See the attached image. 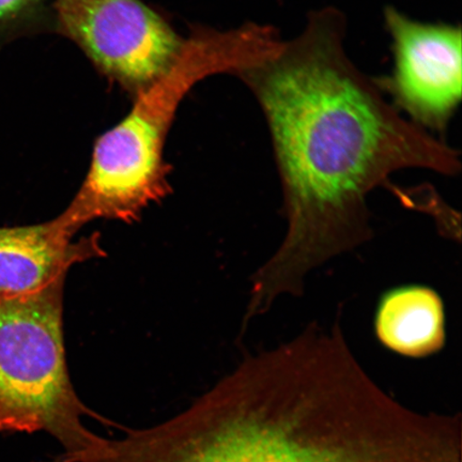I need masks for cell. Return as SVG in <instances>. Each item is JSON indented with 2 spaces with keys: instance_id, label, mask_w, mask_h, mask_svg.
<instances>
[{
  "instance_id": "1",
  "label": "cell",
  "mask_w": 462,
  "mask_h": 462,
  "mask_svg": "<svg viewBox=\"0 0 462 462\" xmlns=\"http://www.w3.org/2000/svg\"><path fill=\"white\" fill-rule=\"evenodd\" d=\"M342 10L310 11L302 31L241 75L267 124L286 231L253 275L247 315L300 297L315 270L374 235L368 196L394 173L461 171L442 137L397 111L346 48Z\"/></svg>"
},
{
  "instance_id": "2",
  "label": "cell",
  "mask_w": 462,
  "mask_h": 462,
  "mask_svg": "<svg viewBox=\"0 0 462 462\" xmlns=\"http://www.w3.org/2000/svg\"><path fill=\"white\" fill-rule=\"evenodd\" d=\"M459 419L393 400L338 323L251 355L154 427L140 462H462Z\"/></svg>"
},
{
  "instance_id": "3",
  "label": "cell",
  "mask_w": 462,
  "mask_h": 462,
  "mask_svg": "<svg viewBox=\"0 0 462 462\" xmlns=\"http://www.w3.org/2000/svg\"><path fill=\"white\" fill-rule=\"evenodd\" d=\"M282 42L273 25L246 23L229 31L204 29L183 42L171 67L140 90L128 116L97 141L88 175L60 223L73 236L94 219L137 221L144 208L171 192L163 157L179 104L211 75H239L273 56Z\"/></svg>"
},
{
  "instance_id": "4",
  "label": "cell",
  "mask_w": 462,
  "mask_h": 462,
  "mask_svg": "<svg viewBox=\"0 0 462 462\" xmlns=\"http://www.w3.org/2000/svg\"><path fill=\"white\" fill-rule=\"evenodd\" d=\"M63 284L29 298L0 301V432L45 431L62 453L78 457L99 435L83 423L102 420L87 408L71 383L62 323Z\"/></svg>"
},
{
  "instance_id": "5",
  "label": "cell",
  "mask_w": 462,
  "mask_h": 462,
  "mask_svg": "<svg viewBox=\"0 0 462 462\" xmlns=\"http://www.w3.org/2000/svg\"><path fill=\"white\" fill-rule=\"evenodd\" d=\"M383 21L393 68L375 85L403 117L443 135L462 97L461 27L420 22L394 7L383 10Z\"/></svg>"
},
{
  "instance_id": "6",
  "label": "cell",
  "mask_w": 462,
  "mask_h": 462,
  "mask_svg": "<svg viewBox=\"0 0 462 462\" xmlns=\"http://www.w3.org/2000/svg\"><path fill=\"white\" fill-rule=\"evenodd\" d=\"M58 24L102 71L143 89L169 69L182 42L140 0H56Z\"/></svg>"
},
{
  "instance_id": "7",
  "label": "cell",
  "mask_w": 462,
  "mask_h": 462,
  "mask_svg": "<svg viewBox=\"0 0 462 462\" xmlns=\"http://www.w3.org/2000/svg\"><path fill=\"white\" fill-rule=\"evenodd\" d=\"M73 236L57 217L32 226L0 228V301L65 284L73 264L103 255L96 236L79 242Z\"/></svg>"
},
{
  "instance_id": "8",
  "label": "cell",
  "mask_w": 462,
  "mask_h": 462,
  "mask_svg": "<svg viewBox=\"0 0 462 462\" xmlns=\"http://www.w3.org/2000/svg\"><path fill=\"white\" fill-rule=\"evenodd\" d=\"M378 342L398 356L424 359L447 344V316L443 299L425 285L390 289L379 299L374 318Z\"/></svg>"
},
{
  "instance_id": "9",
  "label": "cell",
  "mask_w": 462,
  "mask_h": 462,
  "mask_svg": "<svg viewBox=\"0 0 462 462\" xmlns=\"http://www.w3.org/2000/svg\"><path fill=\"white\" fill-rule=\"evenodd\" d=\"M37 2L38 0H0V19L20 14Z\"/></svg>"
}]
</instances>
